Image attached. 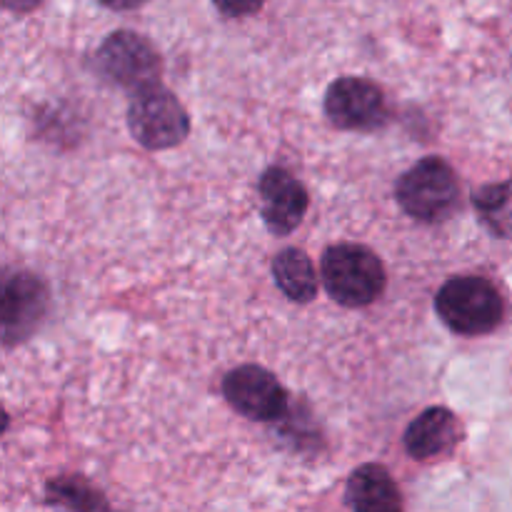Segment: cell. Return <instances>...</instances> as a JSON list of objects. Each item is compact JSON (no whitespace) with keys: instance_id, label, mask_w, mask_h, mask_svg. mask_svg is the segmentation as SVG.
<instances>
[{"instance_id":"obj_1","label":"cell","mask_w":512,"mask_h":512,"mask_svg":"<svg viewBox=\"0 0 512 512\" xmlns=\"http://www.w3.org/2000/svg\"><path fill=\"white\" fill-rule=\"evenodd\" d=\"M320 275L330 298L345 308H365L375 303L388 283L378 255L355 243H338L325 250Z\"/></svg>"},{"instance_id":"obj_2","label":"cell","mask_w":512,"mask_h":512,"mask_svg":"<svg viewBox=\"0 0 512 512\" xmlns=\"http://www.w3.org/2000/svg\"><path fill=\"white\" fill-rule=\"evenodd\" d=\"M435 310L453 333L478 338L503 323L505 303L498 288L480 275L450 278L435 295Z\"/></svg>"},{"instance_id":"obj_3","label":"cell","mask_w":512,"mask_h":512,"mask_svg":"<svg viewBox=\"0 0 512 512\" xmlns=\"http://www.w3.org/2000/svg\"><path fill=\"white\" fill-rule=\"evenodd\" d=\"M395 198L410 218L420 223H443L458 210L460 180L448 160L430 155L400 175Z\"/></svg>"},{"instance_id":"obj_4","label":"cell","mask_w":512,"mask_h":512,"mask_svg":"<svg viewBox=\"0 0 512 512\" xmlns=\"http://www.w3.org/2000/svg\"><path fill=\"white\" fill-rule=\"evenodd\" d=\"M128 128L143 148L165 150L188 138L190 118L180 100L158 83L133 95Z\"/></svg>"},{"instance_id":"obj_5","label":"cell","mask_w":512,"mask_h":512,"mask_svg":"<svg viewBox=\"0 0 512 512\" xmlns=\"http://www.w3.org/2000/svg\"><path fill=\"white\" fill-rule=\"evenodd\" d=\"M95 63H98L103 78L120 85V88L133 90V95L150 88V85H158L160 68H163L160 55L155 53L150 40L133 33V30L110 33L98 48Z\"/></svg>"},{"instance_id":"obj_6","label":"cell","mask_w":512,"mask_h":512,"mask_svg":"<svg viewBox=\"0 0 512 512\" xmlns=\"http://www.w3.org/2000/svg\"><path fill=\"white\" fill-rule=\"evenodd\" d=\"M325 113L335 128L370 133L388 123V103L373 80L338 78L325 93Z\"/></svg>"},{"instance_id":"obj_7","label":"cell","mask_w":512,"mask_h":512,"mask_svg":"<svg viewBox=\"0 0 512 512\" xmlns=\"http://www.w3.org/2000/svg\"><path fill=\"white\" fill-rule=\"evenodd\" d=\"M223 395L240 415L258 423H273L288 410V393L273 373L258 365H240L223 380Z\"/></svg>"},{"instance_id":"obj_8","label":"cell","mask_w":512,"mask_h":512,"mask_svg":"<svg viewBox=\"0 0 512 512\" xmlns=\"http://www.w3.org/2000/svg\"><path fill=\"white\" fill-rule=\"evenodd\" d=\"M260 215L270 233L288 235L303 223L308 210V190L285 168H268L260 175Z\"/></svg>"},{"instance_id":"obj_9","label":"cell","mask_w":512,"mask_h":512,"mask_svg":"<svg viewBox=\"0 0 512 512\" xmlns=\"http://www.w3.org/2000/svg\"><path fill=\"white\" fill-rule=\"evenodd\" d=\"M3 295L5 340L13 343L38 328L48 305V290L33 275H13L5 280Z\"/></svg>"},{"instance_id":"obj_10","label":"cell","mask_w":512,"mask_h":512,"mask_svg":"<svg viewBox=\"0 0 512 512\" xmlns=\"http://www.w3.org/2000/svg\"><path fill=\"white\" fill-rule=\"evenodd\" d=\"M460 420L455 418L453 410L448 408H428L420 413L405 430V450L415 460H435L453 453L455 445L460 443Z\"/></svg>"},{"instance_id":"obj_11","label":"cell","mask_w":512,"mask_h":512,"mask_svg":"<svg viewBox=\"0 0 512 512\" xmlns=\"http://www.w3.org/2000/svg\"><path fill=\"white\" fill-rule=\"evenodd\" d=\"M345 500L353 512H403V495L393 475L375 463L353 470L345 488Z\"/></svg>"},{"instance_id":"obj_12","label":"cell","mask_w":512,"mask_h":512,"mask_svg":"<svg viewBox=\"0 0 512 512\" xmlns=\"http://www.w3.org/2000/svg\"><path fill=\"white\" fill-rule=\"evenodd\" d=\"M275 285L293 303H310L318 295V273L313 260L298 248H285L273 260Z\"/></svg>"},{"instance_id":"obj_13","label":"cell","mask_w":512,"mask_h":512,"mask_svg":"<svg viewBox=\"0 0 512 512\" xmlns=\"http://www.w3.org/2000/svg\"><path fill=\"white\" fill-rule=\"evenodd\" d=\"M473 203L483 225L495 238L512 240V180L475 190Z\"/></svg>"},{"instance_id":"obj_14","label":"cell","mask_w":512,"mask_h":512,"mask_svg":"<svg viewBox=\"0 0 512 512\" xmlns=\"http://www.w3.org/2000/svg\"><path fill=\"white\" fill-rule=\"evenodd\" d=\"M48 500L68 512H110L103 493L80 478H58L48 485Z\"/></svg>"},{"instance_id":"obj_15","label":"cell","mask_w":512,"mask_h":512,"mask_svg":"<svg viewBox=\"0 0 512 512\" xmlns=\"http://www.w3.org/2000/svg\"><path fill=\"white\" fill-rule=\"evenodd\" d=\"M213 3L228 18H245V15L258 13L265 5V0H213Z\"/></svg>"},{"instance_id":"obj_16","label":"cell","mask_w":512,"mask_h":512,"mask_svg":"<svg viewBox=\"0 0 512 512\" xmlns=\"http://www.w3.org/2000/svg\"><path fill=\"white\" fill-rule=\"evenodd\" d=\"M40 3H43V0H3L5 8L13 10V13H30V10L38 8Z\"/></svg>"},{"instance_id":"obj_17","label":"cell","mask_w":512,"mask_h":512,"mask_svg":"<svg viewBox=\"0 0 512 512\" xmlns=\"http://www.w3.org/2000/svg\"><path fill=\"white\" fill-rule=\"evenodd\" d=\"M98 3H103L110 10H135L148 3V0H98Z\"/></svg>"}]
</instances>
